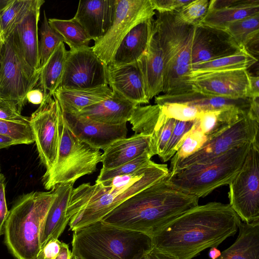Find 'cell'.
I'll return each mask as SVG.
<instances>
[{"mask_svg": "<svg viewBox=\"0 0 259 259\" xmlns=\"http://www.w3.org/2000/svg\"><path fill=\"white\" fill-rule=\"evenodd\" d=\"M258 14V0H211L199 24L225 30L229 23Z\"/></svg>", "mask_w": 259, "mask_h": 259, "instance_id": "ffe728a7", "label": "cell"}, {"mask_svg": "<svg viewBox=\"0 0 259 259\" xmlns=\"http://www.w3.org/2000/svg\"><path fill=\"white\" fill-rule=\"evenodd\" d=\"M4 180H5V177L3 174L0 172V182Z\"/></svg>", "mask_w": 259, "mask_h": 259, "instance_id": "6f0895ef", "label": "cell"}, {"mask_svg": "<svg viewBox=\"0 0 259 259\" xmlns=\"http://www.w3.org/2000/svg\"></svg>", "mask_w": 259, "mask_h": 259, "instance_id": "03108f58", "label": "cell"}, {"mask_svg": "<svg viewBox=\"0 0 259 259\" xmlns=\"http://www.w3.org/2000/svg\"><path fill=\"white\" fill-rule=\"evenodd\" d=\"M6 100H4L2 97L1 96H0V103H2L3 102L5 101Z\"/></svg>", "mask_w": 259, "mask_h": 259, "instance_id": "6125c7cd", "label": "cell"}, {"mask_svg": "<svg viewBox=\"0 0 259 259\" xmlns=\"http://www.w3.org/2000/svg\"><path fill=\"white\" fill-rule=\"evenodd\" d=\"M0 134L13 138L19 144H30L34 142L29 121L14 122L0 119Z\"/></svg>", "mask_w": 259, "mask_h": 259, "instance_id": "ab89813d", "label": "cell"}, {"mask_svg": "<svg viewBox=\"0 0 259 259\" xmlns=\"http://www.w3.org/2000/svg\"><path fill=\"white\" fill-rule=\"evenodd\" d=\"M151 142L150 136L142 134H135L115 141L102 154V169L117 167L136 159L146 151L150 152Z\"/></svg>", "mask_w": 259, "mask_h": 259, "instance_id": "484cf974", "label": "cell"}, {"mask_svg": "<svg viewBox=\"0 0 259 259\" xmlns=\"http://www.w3.org/2000/svg\"><path fill=\"white\" fill-rule=\"evenodd\" d=\"M107 67L92 47L70 50L59 87L81 89L108 85Z\"/></svg>", "mask_w": 259, "mask_h": 259, "instance_id": "5bb4252c", "label": "cell"}, {"mask_svg": "<svg viewBox=\"0 0 259 259\" xmlns=\"http://www.w3.org/2000/svg\"><path fill=\"white\" fill-rule=\"evenodd\" d=\"M69 130L81 141L103 151L115 141L126 138V123L108 124L62 110Z\"/></svg>", "mask_w": 259, "mask_h": 259, "instance_id": "e0dca14e", "label": "cell"}, {"mask_svg": "<svg viewBox=\"0 0 259 259\" xmlns=\"http://www.w3.org/2000/svg\"><path fill=\"white\" fill-rule=\"evenodd\" d=\"M2 34V33H1V30H0V34Z\"/></svg>", "mask_w": 259, "mask_h": 259, "instance_id": "be15d7a7", "label": "cell"}, {"mask_svg": "<svg viewBox=\"0 0 259 259\" xmlns=\"http://www.w3.org/2000/svg\"><path fill=\"white\" fill-rule=\"evenodd\" d=\"M152 157L150 151L147 150L136 159L117 167L108 169H101L96 183H101L117 176L131 174L148 164Z\"/></svg>", "mask_w": 259, "mask_h": 259, "instance_id": "74e56055", "label": "cell"}, {"mask_svg": "<svg viewBox=\"0 0 259 259\" xmlns=\"http://www.w3.org/2000/svg\"><path fill=\"white\" fill-rule=\"evenodd\" d=\"M0 119L14 122L29 121V118L23 116L15 104L7 101L0 103Z\"/></svg>", "mask_w": 259, "mask_h": 259, "instance_id": "ee69618b", "label": "cell"}, {"mask_svg": "<svg viewBox=\"0 0 259 259\" xmlns=\"http://www.w3.org/2000/svg\"><path fill=\"white\" fill-rule=\"evenodd\" d=\"M159 106L161 112L166 118L180 121L194 120L202 112L195 106L182 103H167Z\"/></svg>", "mask_w": 259, "mask_h": 259, "instance_id": "60d3db41", "label": "cell"}, {"mask_svg": "<svg viewBox=\"0 0 259 259\" xmlns=\"http://www.w3.org/2000/svg\"><path fill=\"white\" fill-rule=\"evenodd\" d=\"M8 213L5 195V180H4L0 182V236L4 234L5 224Z\"/></svg>", "mask_w": 259, "mask_h": 259, "instance_id": "7dc6e473", "label": "cell"}, {"mask_svg": "<svg viewBox=\"0 0 259 259\" xmlns=\"http://www.w3.org/2000/svg\"><path fill=\"white\" fill-rule=\"evenodd\" d=\"M252 143L234 148L207 161L169 172L167 183L199 198L222 186L229 185L237 174Z\"/></svg>", "mask_w": 259, "mask_h": 259, "instance_id": "52a82bcc", "label": "cell"}, {"mask_svg": "<svg viewBox=\"0 0 259 259\" xmlns=\"http://www.w3.org/2000/svg\"><path fill=\"white\" fill-rule=\"evenodd\" d=\"M150 0H117L114 20L106 33L95 41L93 50L107 66L126 34L138 24L153 18Z\"/></svg>", "mask_w": 259, "mask_h": 259, "instance_id": "8fae6325", "label": "cell"}, {"mask_svg": "<svg viewBox=\"0 0 259 259\" xmlns=\"http://www.w3.org/2000/svg\"><path fill=\"white\" fill-rule=\"evenodd\" d=\"M144 259H176L171 256L167 255L158 251L155 248H152L145 255Z\"/></svg>", "mask_w": 259, "mask_h": 259, "instance_id": "816d5d0a", "label": "cell"}, {"mask_svg": "<svg viewBox=\"0 0 259 259\" xmlns=\"http://www.w3.org/2000/svg\"><path fill=\"white\" fill-rule=\"evenodd\" d=\"M207 141L206 137L193 125L191 130L183 137L178 145L177 152L170 159V169L179 162L198 151Z\"/></svg>", "mask_w": 259, "mask_h": 259, "instance_id": "8d00e7d4", "label": "cell"}, {"mask_svg": "<svg viewBox=\"0 0 259 259\" xmlns=\"http://www.w3.org/2000/svg\"><path fill=\"white\" fill-rule=\"evenodd\" d=\"M107 76L113 93L137 105L149 103L138 61L118 66L108 65Z\"/></svg>", "mask_w": 259, "mask_h": 259, "instance_id": "d6986e66", "label": "cell"}, {"mask_svg": "<svg viewBox=\"0 0 259 259\" xmlns=\"http://www.w3.org/2000/svg\"><path fill=\"white\" fill-rule=\"evenodd\" d=\"M10 0H0V11L10 2Z\"/></svg>", "mask_w": 259, "mask_h": 259, "instance_id": "9f6ffc18", "label": "cell"}, {"mask_svg": "<svg viewBox=\"0 0 259 259\" xmlns=\"http://www.w3.org/2000/svg\"><path fill=\"white\" fill-rule=\"evenodd\" d=\"M59 143L56 162L42 179L47 190L61 184L75 183L79 178L93 174L101 162L100 150L83 142L69 130L61 110L59 119Z\"/></svg>", "mask_w": 259, "mask_h": 259, "instance_id": "ba28073f", "label": "cell"}, {"mask_svg": "<svg viewBox=\"0 0 259 259\" xmlns=\"http://www.w3.org/2000/svg\"><path fill=\"white\" fill-rule=\"evenodd\" d=\"M249 73L238 69L205 72L191 77L193 91L230 99L248 98Z\"/></svg>", "mask_w": 259, "mask_h": 259, "instance_id": "9a60e30c", "label": "cell"}, {"mask_svg": "<svg viewBox=\"0 0 259 259\" xmlns=\"http://www.w3.org/2000/svg\"><path fill=\"white\" fill-rule=\"evenodd\" d=\"M5 39V38L4 35L2 34H0V42L4 40Z\"/></svg>", "mask_w": 259, "mask_h": 259, "instance_id": "680465c9", "label": "cell"}, {"mask_svg": "<svg viewBox=\"0 0 259 259\" xmlns=\"http://www.w3.org/2000/svg\"><path fill=\"white\" fill-rule=\"evenodd\" d=\"M68 51L60 42L45 64L41 68L38 84L44 96H53L60 87L64 71Z\"/></svg>", "mask_w": 259, "mask_h": 259, "instance_id": "4dcf8cb0", "label": "cell"}, {"mask_svg": "<svg viewBox=\"0 0 259 259\" xmlns=\"http://www.w3.org/2000/svg\"><path fill=\"white\" fill-rule=\"evenodd\" d=\"M19 144V142L13 138L0 134V150Z\"/></svg>", "mask_w": 259, "mask_h": 259, "instance_id": "f5cc1de1", "label": "cell"}, {"mask_svg": "<svg viewBox=\"0 0 259 259\" xmlns=\"http://www.w3.org/2000/svg\"><path fill=\"white\" fill-rule=\"evenodd\" d=\"M257 61L256 57L245 49H242L234 54L192 66L190 77L205 72L247 70Z\"/></svg>", "mask_w": 259, "mask_h": 259, "instance_id": "d6a6232c", "label": "cell"}, {"mask_svg": "<svg viewBox=\"0 0 259 259\" xmlns=\"http://www.w3.org/2000/svg\"><path fill=\"white\" fill-rule=\"evenodd\" d=\"M247 113L232 108L202 112L195 120L193 126L207 138V141L221 134Z\"/></svg>", "mask_w": 259, "mask_h": 259, "instance_id": "f546056e", "label": "cell"}, {"mask_svg": "<svg viewBox=\"0 0 259 259\" xmlns=\"http://www.w3.org/2000/svg\"><path fill=\"white\" fill-rule=\"evenodd\" d=\"M56 195L32 191L19 197L9 210L5 224V242L16 259H36L40 248L41 229Z\"/></svg>", "mask_w": 259, "mask_h": 259, "instance_id": "8992f818", "label": "cell"}, {"mask_svg": "<svg viewBox=\"0 0 259 259\" xmlns=\"http://www.w3.org/2000/svg\"><path fill=\"white\" fill-rule=\"evenodd\" d=\"M74 183L55 186L56 195L45 218L40 232V247L47 241L58 239L69 220L66 212Z\"/></svg>", "mask_w": 259, "mask_h": 259, "instance_id": "d4e9b609", "label": "cell"}, {"mask_svg": "<svg viewBox=\"0 0 259 259\" xmlns=\"http://www.w3.org/2000/svg\"><path fill=\"white\" fill-rule=\"evenodd\" d=\"M166 179L125 200L101 221L152 237L172 220L198 205V197L177 189Z\"/></svg>", "mask_w": 259, "mask_h": 259, "instance_id": "3957f363", "label": "cell"}, {"mask_svg": "<svg viewBox=\"0 0 259 259\" xmlns=\"http://www.w3.org/2000/svg\"><path fill=\"white\" fill-rule=\"evenodd\" d=\"M61 111L57 99L53 96L47 95L29 117L38 156L46 171L53 167L57 159Z\"/></svg>", "mask_w": 259, "mask_h": 259, "instance_id": "4fadbf2b", "label": "cell"}, {"mask_svg": "<svg viewBox=\"0 0 259 259\" xmlns=\"http://www.w3.org/2000/svg\"><path fill=\"white\" fill-rule=\"evenodd\" d=\"M45 1L31 10L12 32L18 48L29 65L35 71L40 72L39 57L38 24L40 8Z\"/></svg>", "mask_w": 259, "mask_h": 259, "instance_id": "44dd1931", "label": "cell"}, {"mask_svg": "<svg viewBox=\"0 0 259 259\" xmlns=\"http://www.w3.org/2000/svg\"><path fill=\"white\" fill-rule=\"evenodd\" d=\"M44 0H10L0 11V30L5 38Z\"/></svg>", "mask_w": 259, "mask_h": 259, "instance_id": "836d02e7", "label": "cell"}, {"mask_svg": "<svg viewBox=\"0 0 259 259\" xmlns=\"http://www.w3.org/2000/svg\"><path fill=\"white\" fill-rule=\"evenodd\" d=\"M112 94L113 92L108 85H105L81 89L59 87L53 96L63 111L77 114L82 109L105 100Z\"/></svg>", "mask_w": 259, "mask_h": 259, "instance_id": "83f0119b", "label": "cell"}, {"mask_svg": "<svg viewBox=\"0 0 259 259\" xmlns=\"http://www.w3.org/2000/svg\"><path fill=\"white\" fill-rule=\"evenodd\" d=\"M225 31L241 48L252 54H258L259 14L230 23Z\"/></svg>", "mask_w": 259, "mask_h": 259, "instance_id": "1f68e13d", "label": "cell"}, {"mask_svg": "<svg viewBox=\"0 0 259 259\" xmlns=\"http://www.w3.org/2000/svg\"><path fill=\"white\" fill-rule=\"evenodd\" d=\"M61 244L58 239L48 240L40 247L36 259H55L60 251Z\"/></svg>", "mask_w": 259, "mask_h": 259, "instance_id": "bcb514c9", "label": "cell"}, {"mask_svg": "<svg viewBox=\"0 0 259 259\" xmlns=\"http://www.w3.org/2000/svg\"><path fill=\"white\" fill-rule=\"evenodd\" d=\"M242 49L225 30L199 24L194 30L191 65L231 55Z\"/></svg>", "mask_w": 259, "mask_h": 259, "instance_id": "2e32d148", "label": "cell"}, {"mask_svg": "<svg viewBox=\"0 0 259 259\" xmlns=\"http://www.w3.org/2000/svg\"><path fill=\"white\" fill-rule=\"evenodd\" d=\"M4 40L0 42V54H1V49H2V47L3 44L4 42Z\"/></svg>", "mask_w": 259, "mask_h": 259, "instance_id": "94428289", "label": "cell"}, {"mask_svg": "<svg viewBox=\"0 0 259 259\" xmlns=\"http://www.w3.org/2000/svg\"><path fill=\"white\" fill-rule=\"evenodd\" d=\"M149 101L163 91L164 62L162 51L153 31L146 50L138 61Z\"/></svg>", "mask_w": 259, "mask_h": 259, "instance_id": "603a6c76", "label": "cell"}, {"mask_svg": "<svg viewBox=\"0 0 259 259\" xmlns=\"http://www.w3.org/2000/svg\"><path fill=\"white\" fill-rule=\"evenodd\" d=\"M39 57L40 67L46 63L58 45L64 40L61 36L50 25L45 10L39 29Z\"/></svg>", "mask_w": 259, "mask_h": 259, "instance_id": "d590c367", "label": "cell"}, {"mask_svg": "<svg viewBox=\"0 0 259 259\" xmlns=\"http://www.w3.org/2000/svg\"><path fill=\"white\" fill-rule=\"evenodd\" d=\"M154 20H147L133 27L121 40L108 65L118 66L137 62L149 43Z\"/></svg>", "mask_w": 259, "mask_h": 259, "instance_id": "7402d4cb", "label": "cell"}, {"mask_svg": "<svg viewBox=\"0 0 259 259\" xmlns=\"http://www.w3.org/2000/svg\"><path fill=\"white\" fill-rule=\"evenodd\" d=\"M229 205L243 222L259 221V143H252L243 165L228 185Z\"/></svg>", "mask_w": 259, "mask_h": 259, "instance_id": "30bf717a", "label": "cell"}, {"mask_svg": "<svg viewBox=\"0 0 259 259\" xmlns=\"http://www.w3.org/2000/svg\"><path fill=\"white\" fill-rule=\"evenodd\" d=\"M50 25L63 38L70 50L89 47L91 39L81 26L73 18L68 20L48 19Z\"/></svg>", "mask_w": 259, "mask_h": 259, "instance_id": "e575fe53", "label": "cell"}, {"mask_svg": "<svg viewBox=\"0 0 259 259\" xmlns=\"http://www.w3.org/2000/svg\"><path fill=\"white\" fill-rule=\"evenodd\" d=\"M192 0H150L154 11L158 13L174 12L179 11Z\"/></svg>", "mask_w": 259, "mask_h": 259, "instance_id": "f6af8a7d", "label": "cell"}, {"mask_svg": "<svg viewBox=\"0 0 259 259\" xmlns=\"http://www.w3.org/2000/svg\"><path fill=\"white\" fill-rule=\"evenodd\" d=\"M0 171H1V166H0Z\"/></svg>", "mask_w": 259, "mask_h": 259, "instance_id": "e7e4bbea", "label": "cell"}, {"mask_svg": "<svg viewBox=\"0 0 259 259\" xmlns=\"http://www.w3.org/2000/svg\"><path fill=\"white\" fill-rule=\"evenodd\" d=\"M221 252L215 247L210 248L209 251V256L211 259H217L221 255Z\"/></svg>", "mask_w": 259, "mask_h": 259, "instance_id": "11a10c76", "label": "cell"}, {"mask_svg": "<svg viewBox=\"0 0 259 259\" xmlns=\"http://www.w3.org/2000/svg\"><path fill=\"white\" fill-rule=\"evenodd\" d=\"M44 94L40 88H34L26 95V101L33 104L40 105L44 100Z\"/></svg>", "mask_w": 259, "mask_h": 259, "instance_id": "c3c4849f", "label": "cell"}, {"mask_svg": "<svg viewBox=\"0 0 259 259\" xmlns=\"http://www.w3.org/2000/svg\"><path fill=\"white\" fill-rule=\"evenodd\" d=\"M72 246L80 259H144L153 247L150 236L101 221L75 230Z\"/></svg>", "mask_w": 259, "mask_h": 259, "instance_id": "277c9868", "label": "cell"}, {"mask_svg": "<svg viewBox=\"0 0 259 259\" xmlns=\"http://www.w3.org/2000/svg\"><path fill=\"white\" fill-rule=\"evenodd\" d=\"M169 169L165 164L151 160L147 165L128 175L73 188L66 215L70 229L101 221L122 202L153 184L166 179Z\"/></svg>", "mask_w": 259, "mask_h": 259, "instance_id": "7a4b0ae2", "label": "cell"}, {"mask_svg": "<svg viewBox=\"0 0 259 259\" xmlns=\"http://www.w3.org/2000/svg\"><path fill=\"white\" fill-rule=\"evenodd\" d=\"M247 115L251 119L259 122V97L251 98Z\"/></svg>", "mask_w": 259, "mask_h": 259, "instance_id": "f907efd6", "label": "cell"}, {"mask_svg": "<svg viewBox=\"0 0 259 259\" xmlns=\"http://www.w3.org/2000/svg\"><path fill=\"white\" fill-rule=\"evenodd\" d=\"M259 97V77L249 75L248 98Z\"/></svg>", "mask_w": 259, "mask_h": 259, "instance_id": "681fc988", "label": "cell"}, {"mask_svg": "<svg viewBox=\"0 0 259 259\" xmlns=\"http://www.w3.org/2000/svg\"><path fill=\"white\" fill-rule=\"evenodd\" d=\"M209 2L208 0H192L179 11L174 12L175 16L184 24L197 26L205 16Z\"/></svg>", "mask_w": 259, "mask_h": 259, "instance_id": "f35d334b", "label": "cell"}, {"mask_svg": "<svg viewBox=\"0 0 259 259\" xmlns=\"http://www.w3.org/2000/svg\"><path fill=\"white\" fill-rule=\"evenodd\" d=\"M251 98L230 99L205 95L192 91L179 95L163 94L155 97V103L159 106L167 103H178L195 106L202 112L235 108L247 113Z\"/></svg>", "mask_w": 259, "mask_h": 259, "instance_id": "cb8c5ba5", "label": "cell"}, {"mask_svg": "<svg viewBox=\"0 0 259 259\" xmlns=\"http://www.w3.org/2000/svg\"><path fill=\"white\" fill-rule=\"evenodd\" d=\"M241 222L229 204L198 205L157 231L153 247L176 259H192L235 235Z\"/></svg>", "mask_w": 259, "mask_h": 259, "instance_id": "6da1fadb", "label": "cell"}, {"mask_svg": "<svg viewBox=\"0 0 259 259\" xmlns=\"http://www.w3.org/2000/svg\"><path fill=\"white\" fill-rule=\"evenodd\" d=\"M259 122L243 116L221 134L207 141L196 152L169 169L172 172L191 165L202 163L248 143L258 141Z\"/></svg>", "mask_w": 259, "mask_h": 259, "instance_id": "7c38bea8", "label": "cell"}, {"mask_svg": "<svg viewBox=\"0 0 259 259\" xmlns=\"http://www.w3.org/2000/svg\"><path fill=\"white\" fill-rule=\"evenodd\" d=\"M39 75L25 60L11 33L5 38L0 54L1 97L21 112L27 93L38 84Z\"/></svg>", "mask_w": 259, "mask_h": 259, "instance_id": "9c48e42d", "label": "cell"}, {"mask_svg": "<svg viewBox=\"0 0 259 259\" xmlns=\"http://www.w3.org/2000/svg\"><path fill=\"white\" fill-rule=\"evenodd\" d=\"M234 243L217 259H259V221L240 223Z\"/></svg>", "mask_w": 259, "mask_h": 259, "instance_id": "f1b7e54d", "label": "cell"}, {"mask_svg": "<svg viewBox=\"0 0 259 259\" xmlns=\"http://www.w3.org/2000/svg\"><path fill=\"white\" fill-rule=\"evenodd\" d=\"M175 122V119L166 118L151 135L150 153L152 156L161 155L170 138Z\"/></svg>", "mask_w": 259, "mask_h": 259, "instance_id": "b9f144b4", "label": "cell"}, {"mask_svg": "<svg viewBox=\"0 0 259 259\" xmlns=\"http://www.w3.org/2000/svg\"><path fill=\"white\" fill-rule=\"evenodd\" d=\"M195 26L179 21L175 12L158 13L154 20V31L164 62L163 94L179 95L193 91L190 75Z\"/></svg>", "mask_w": 259, "mask_h": 259, "instance_id": "5b68a950", "label": "cell"}, {"mask_svg": "<svg viewBox=\"0 0 259 259\" xmlns=\"http://www.w3.org/2000/svg\"><path fill=\"white\" fill-rule=\"evenodd\" d=\"M137 106L113 92L111 97L82 109L77 114L101 123L121 124L130 121Z\"/></svg>", "mask_w": 259, "mask_h": 259, "instance_id": "4316f807", "label": "cell"}, {"mask_svg": "<svg viewBox=\"0 0 259 259\" xmlns=\"http://www.w3.org/2000/svg\"><path fill=\"white\" fill-rule=\"evenodd\" d=\"M72 253L68 245L61 242L60 251L55 259H71Z\"/></svg>", "mask_w": 259, "mask_h": 259, "instance_id": "db71d44e", "label": "cell"}, {"mask_svg": "<svg viewBox=\"0 0 259 259\" xmlns=\"http://www.w3.org/2000/svg\"><path fill=\"white\" fill-rule=\"evenodd\" d=\"M194 120L184 121L176 120L175 124L169 140L162 154L159 157L163 162L168 161L177 151L178 146L183 137L193 126Z\"/></svg>", "mask_w": 259, "mask_h": 259, "instance_id": "7bdbcfd3", "label": "cell"}, {"mask_svg": "<svg viewBox=\"0 0 259 259\" xmlns=\"http://www.w3.org/2000/svg\"><path fill=\"white\" fill-rule=\"evenodd\" d=\"M71 259H80V258L72 254Z\"/></svg>", "mask_w": 259, "mask_h": 259, "instance_id": "91938a15", "label": "cell"}, {"mask_svg": "<svg viewBox=\"0 0 259 259\" xmlns=\"http://www.w3.org/2000/svg\"><path fill=\"white\" fill-rule=\"evenodd\" d=\"M117 0L79 1L73 17L88 37L96 41L108 31L114 20Z\"/></svg>", "mask_w": 259, "mask_h": 259, "instance_id": "ac0fdd59", "label": "cell"}]
</instances>
